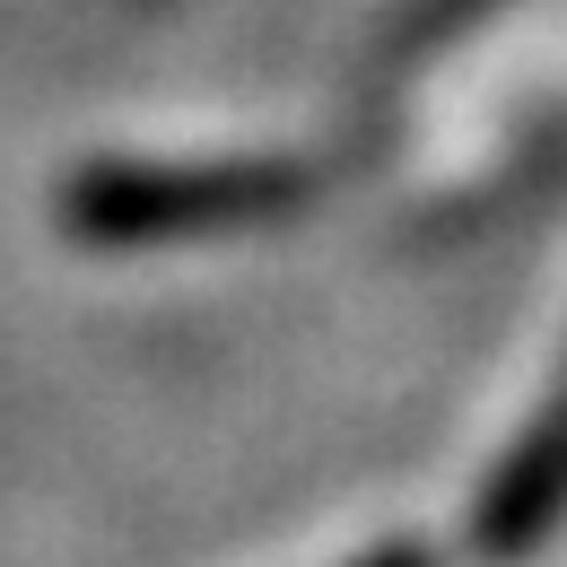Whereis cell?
Here are the masks:
<instances>
[{
  "label": "cell",
  "mask_w": 567,
  "mask_h": 567,
  "mask_svg": "<svg viewBox=\"0 0 567 567\" xmlns=\"http://www.w3.org/2000/svg\"><path fill=\"white\" fill-rule=\"evenodd\" d=\"M288 202H297V166H132V175H87L71 218L96 245H132V236L245 227Z\"/></svg>",
  "instance_id": "obj_1"
}]
</instances>
